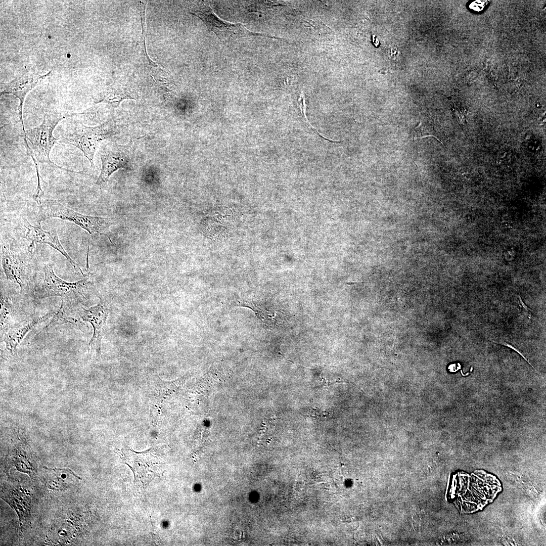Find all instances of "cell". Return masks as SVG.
<instances>
[{
	"mask_svg": "<svg viewBox=\"0 0 546 546\" xmlns=\"http://www.w3.org/2000/svg\"><path fill=\"white\" fill-rule=\"evenodd\" d=\"M412 137L414 140L427 137H433L440 142L435 135L430 132L427 128L426 124L423 123L421 120L419 124L414 129Z\"/></svg>",
	"mask_w": 546,
	"mask_h": 546,
	"instance_id": "obj_16",
	"label": "cell"
},
{
	"mask_svg": "<svg viewBox=\"0 0 546 546\" xmlns=\"http://www.w3.org/2000/svg\"><path fill=\"white\" fill-rule=\"evenodd\" d=\"M192 14L200 18L208 30L214 32L220 39H237L251 36L274 37L253 32L242 24H232L224 21L214 14L209 6L204 5L199 10L194 11Z\"/></svg>",
	"mask_w": 546,
	"mask_h": 546,
	"instance_id": "obj_5",
	"label": "cell"
},
{
	"mask_svg": "<svg viewBox=\"0 0 546 546\" xmlns=\"http://www.w3.org/2000/svg\"><path fill=\"white\" fill-rule=\"evenodd\" d=\"M100 158L102 168L96 184L103 187L114 172L129 167L132 159L130 147L108 143L103 147Z\"/></svg>",
	"mask_w": 546,
	"mask_h": 546,
	"instance_id": "obj_6",
	"label": "cell"
},
{
	"mask_svg": "<svg viewBox=\"0 0 546 546\" xmlns=\"http://www.w3.org/2000/svg\"><path fill=\"white\" fill-rule=\"evenodd\" d=\"M43 271V283L38 295L40 298L60 296L65 306L70 307L82 304L92 294V284L87 278L74 282H66L55 274L50 264L44 266Z\"/></svg>",
	"mask_w": 546,
	"mask_h": 546,
	"instance_id": "obj_3",
	"label": "cell"
},
{
	"mask_svg": "<svg viewBox=\"0 0 546 546\" xmlns=\"http://www.w3.org/2000/svg\"><path fill=\"white\" fill-rule=\"evenodd\" d=\"M302 24L304 31L316 39H331L333 35L332 30L320 21L304 19Z\"/></svg>",
	"mask_w": 546,
	"mask_h": 546,
	"instance_id": "obj_14",
	"label": "cell"
},
{
	"mask_svg": "<svg viewBox=\"0 0 546 546\" xmlns=\"http://www.w3.org/2000/svg\"><path fill=\"white\" fill-rule=\"evenodd\" d=\"M109 309L106 302L101 298L98 304L88 309L82 308L80 316L85 322L92 324L94 329L93 337L88 343L92 349L94 350L97 356H101V341L106 328V320Z\"/></svg>",
	"mask_w": 546,
	"mask_h": 546,
	"instance_id": "obj_7",
	"label": "cell"
},
{
	"mask_svg": "<svg viewBox=\"0 0 546 546\" xmlns=\"http://www.w3.org/2000/svg\"><path fill=\"white\" fill-rule=\"evenodd\" d=\"M298 104L299 105V106L300 107L301 112L302 113L303 115H304V117L305 118V119H306V120L308 122V120H307V117H306V114H305V112H306L305 99L304 93L303 92L301 93V94L300 95V97H299V98L298 99Z\"/></svg>",
	"mask_w": 546,
	"mask_h": 546,
	"instance_id": "obj_19",
	"label": "cell"
},
{
	"mask_svg": "<svg viewBox=\"0 0 546 546\" xmlns=\"http://www.w3.org/2000/svg\"><path fill=\"white\" fill-rule=\"evenodd\" d=\"M55 313L54 312L48 313L43 316L34 318L27 324L10 329L5 333L4 339L7 349L11 353H15L18 345L29 331L39 324L53 316Z\"/></svg>",
	"mask_w": 546,
	"mask_h": 546,
	"instance_id": "obj_11",
	"label": "cell"
},
{
	"mask_svg": "<svg viewBox=\"0 0 546 546\" xmlns=\"http://www.w3.org/2000/svg\"><path fill=\"white\" fill-rule=\"evenodd\" d=\"M488 3L487 1H475L469 5V8L476 12L481 11Z\"/></svg>",
	"mask_w": 546,
	"mask_h": 546,
	"instance_id": "obj_18",
	"label": "cell"
},
{
	"mask_svg": "<svg viewBox=\"0 0 546 546\" xmlns=\"http://www.w3.org/2000/svg\"><path fill=\"white\" fill-rule=\"evenodd\" d=\"M25 226L27 229L26 237L31 241L28 247L29 253H33L36 244L38 243L48 244L59 251L76 270L79 271L83 277H85L78 264L69 255L61 245L56 230L45 231L40 224L37 226L32 225L27 220H25Z\"/></svg>",
	"mask_w": 546,
	"mask_h": 546,
	"instance_id": "obj_9",
	"label": "cell"
},
{
	"mask_svg": "<svg viewBox=\"0 0 546 546\" xmlns=\"http://www.w3.org/2000/svg\"><path fill=\"white\" fill-rule=\"evenodd\" d=\"M1 297L2 310L1 316V330H6L9 318H10L12 308L8 301Z\"/></svg>",
	"mask_w": 546,
	"mask_h": 546,
	"instance_id": "obj_17",
	"label": "cell"
},
{
	"mask_svg": "<svg viewBox=\"0 0 546 546\" xmlns=\"http://www.w3.org/2000/svg\"><path fill=\"white\" fill-rule=\"evenodd\" d=\"M9 491L8 493L5 492V495H7V497H5L4 500L14 507L19 516L20 523H22L27 517L29 511L27 501L25 499V498H23V494L22 492H16L17 496L16 497L12 490ZM16 491H19L16 490Z\"/></svg>",
	"mask_w": 546,
	"mask_h": 546,
	"instance_id": "obj_15",
	"label": "cell"
},
{
	"mask_svg": "<svg viewBox=\"0 0 546 546\" xmlns=\"http://www.w3.org/2000/svg\"><path fill=\"white\" fill-rule=\"evenodd\" d=\"M118 133V126L113 118L95 126H87L79 122L73 121L67 125L60 141L80 150L91 165L94 166L95 153L100 143Z\"/></svg>",
	"mask_w": 546,
	"mask_h": 546,
	"instance_id": "obj_2",
	"label": "cell"
},
{
	"mask_svg": "<svg viewBox=\"0 0 546 546\" xmlns=\"http://www.w3.org/2000/svg\"><path fill=\"white\" fill-rule=\"evenodd\" d=\"M38 204V220L39 223L49 218H58L75 223L89 234L98 233L106 235L104 232L109 227V221L108 218L82 214L56 200H41Z\"/></svg>",
	"mask_w": 546,
	"mask_h": 546,
	"instance_id": "obj_4",
	"label": "cell"
},
{
	"mask_svg": "<svg viewBox=\"0 0 546 546\" xmlns=\"http://www.w3.org/2000/svg\"><path fill=\"white\" fill-rule=\"evenodd\" d=\"M64 118L65 116L58 112L46 113L41 123L27 130L24 134L25 145L26 149L28 148L27 153L32 158L36 170L37 194H40L42 190L37 162L46 163L67 171L74 172L58 166L51 161L50 157L51 151L58 141L53 134V131Z\"/></svg>",
	"mask_w": 546,
	"mask_h": 546,
	"instance_id": "obj_1",
	"label": "cell"
},
{
	"mask_svg": "<svg viewBox=\"0 0 546 546\" xmlns=\"http://www.w3.org/2000/svg\"><path fill=\"white\" fill-rule=\"evenodd\" d=\"M44 468L47 485L51 489L64 490L69 487L76 478L79 479L69 469Z\"/></svg>",
	"mask_w": 546,
	"mask_h": 546,
	"instance_id": "obj_12",
	"label": "cell"
},
{
	"mask_svg": "<svg viewBox=\"0 0 546 546\" xmlns=\"http://www.w3.org/2000/svg\"><path fill=\"white\" fill-rule=\"evenodd\" d=\"M51 74V71L44 75L31 73H25L18 76L11 82L1 86V94H12L20 101L18 108L19 116L24 134L26 132L23 119V106L25 98L29 91Z\"/></svg>",
	"mask_w": 546,
	"mask_h": 546,
	"instance_id": "obj_8",
	"label": "cell"
},
{
	"mask_svg": "<svg viewBox=\"0 0 546 546\" xmlns=\"http://www.w3.org/2000/svg\"><path fill=\"white\" fill-rule=\"evenodd\" d=\"M2 264L7 279L17 283L22 292L25 286V269L19 256L6 246L2 247Z\"/></svg>",
	"mask_w": 546,
	"mask_h": 546,
	"instance_id": "obj_10",
	"label": "cell"
},
{
	"mask_svg": "<svg viewBox=\"0 0 546 546\" xmlns=\"http://www.w3.org/2000/svg\"><path fill=\"white\" fill-rule=\"evenodd\" d=\"M493 342H494V343H496V344H501V345H504V346H506L509 347V348H512V349H513V350H514V351H516V352H517L518 353H519V354L520 355H521V356H522V357L523 358H524V359H525V360H526V361H527V362H528V363H529V365H530V366H531V367H532V368H533V369H534V370H535V371H536V370L535 369V368H534V367H533V366H532V365H531V364L530 363V362H529V361H528V360H527V359H526V358H525V357H524V356H523V354H522V353H521V352H520V351H519V350H518L517 349H516V348H515L514 347H513V346H512V345H511V344H508V343H506V342H495V341H493ZM536 372H537V371H536Z\"/></svg>",
	"mask_w": 546,
	"mask_h": 546,
	"instance_id": "obj_20",
	"label": "cell"
},
{
	"mask_svg": "<svg viewBox=\"0 0 546 546\" xmlns=\"http://www.w3.org/2000/svg\"><path fill=\"white\" fill-rule=\"evenodd\" d=\"M518 297L519 300L520 301V305L524 308V309L526 312H529V311L530 309L524 304V303L523 302V301H522V299L521 298L520 295H519L518 296Z\"/></svg>",
	"mask_w": 546,
	"mask_h": 546,
	"instance_id": "obj_21",
	"label": "cell"
},
{
	"mask_svg": "<svg viewBox=\"0 0 546 546\" xmlns=\"http://www.w3.org/2000/svg\"><path fill=\"white\" fill-rule=\"evenodd\" d=\"M93 98L95 103H106L113 108L117 107L124 99H133L126 90L115 85H108L101 89Z\"/></svg>",
	"mask_w": 546,
	"mask_h": 546,
	"instance_id": "obj_13",
	"label": "cell"
}]
</instances>
